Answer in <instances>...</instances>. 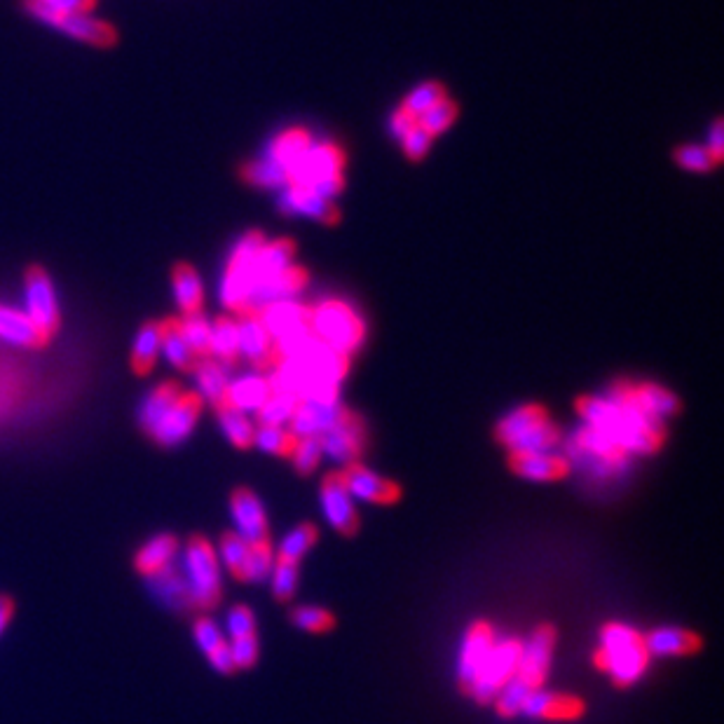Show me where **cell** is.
Masks as SVG:
<instances>
[{"mask_svg": "<svg viewBox=\"0 0 724 724\" xmlns=\"http://www.w3.org/2000/svg\"><path fill=\"white\" fill-rule=\"evenodd\" d=\"M415 125H418V120H415L411 113H406L404 108H399V111H396L392 118H389V132H392L399 141L404 139V136L411 132Z\"/></svg>", "mask_w": 724, "mask_h": 724, "instance_id": "cell-56", "label": "cell"}, {"mask_svg": "<svg viewBox=\"0 0 724 724\" xmlns=\"http://www.w3.org/2000/svg\"><path fill=\"white\" fill-rule=\"evenodd\" d=\"M607 399H610L612 404L633 406L635 411H640L642 415H647V418L657 422H666L680 411L678 396H675L671 389L654 385V382H640V385H633V382L628 380H619L612 385Z\"/></svg>", "mask_w": 724, "mask_h": 724, "instance_id": "cell-7", "label": "cell"}, {"mask_svg": "<svg viewBox=\"0 0 724 724\" xmlns=\"http://www.w3.org/2000/svg\"><path fill=\"white\" fill-rule=\"evenodd\" d=\"M455 118H457V104L446 97L420 115L418 127L425 129V132L434 139V136L446 132V129L455 122Z\"/></svg>", "mask_w": 724, "mask_h": 724, "instance_id": "cell-45", "label": "cell"}, {"mask_svg": "<svg viewBox=\"0 0 724 724\" xmlns=\"http://www.w3.org/2000/svg\"><path fill=\"white\" fill-rule=\"evenodd\" d=\"M247 551H249V542H244L237 532H225V535L221 537V542H218L216 556H218V563H221L223 568L237 579L239 570H242V565H244V558H247Z\"/></svg>", "mask_w": 724, "mask_h": 724, "instance_id": "cell-43", "label": "cell"}, {"mask_svg": "<svg viewBox=\"0 0 724 724\" xmlns=\"http://www.w3.org/2000/svg\"><path fill=\"white\" fill-rule=\"evenodd\" d=\"M532 689L521 685L516 678H511L500 694L495 696V710L502 720H514V717L523 715V706L528 701Z\"/></svg>", "mask_w": 724, "mask_h": 724, "instance_id": "cell-42", "label": "cell"}, {"mask_svg": "<svg viewBox=\"0 0 724 724\" xmlns=\"http://www.w3.org/2000/svg\"><path fill=\"white\" fill-rule=\"evenodd\" d=\"M157 357H160V321H150V324L141 326L136 333L132 345V366L139 375L150 373L155 366Z\"/></svg>", "mask_w": 724, "mask_h": 724, "instance_id": "cell-32", "label": "cell"}, {"mask_svg": "<svg viewBox=\"0 0 724 724\" xmlns=\"http://www.w3.org/2000/svg\"><path fill=\"white\" fill-rule=\"evenodd\" d=\"M310 146H312V136L307 134L305 129H289V132L277 136L275 143H272L268 157H272V160L279 162V165L289 172V169L296 165L300 157L307 153V148Z\"/></svg>", "mask_w": 724, "mask_h": 724, "instance_id": "cell-33", "label": "cell"}, {"mask_svg": "<svg viewBox=\"0 0 724 724\" xmlns=\"http://www.w3.org/2000/svg\"><path fill=\"white\" fill-rule=\"evenodd\" d=\"M279 209H282L286 216L303 214L326 225H336L340 221V211L336 204L321 200L319 195H314L310 188L303 186H286L282 200H279Z\"/></svg>", "mask_w": 724, "mask_h": 724, "instance_id": "cell-22", "label": "cell"}, {"mask_svg": "<svg viewBox=\"0 0 724 724\" xmlns=\"http://www.w3.org/2000/svg\"><path fill=\"white\" fill-rule=\"evenodd\" d=\"M225 628H228L230 640L244 638V635H254L256 633L254 612H251L247 605H235L228 612V619H225Z\"/></svg>", "mask_w": 724, "mask_h": 724, "instance_id": "cell-52", "label": "cell"}, {"mask_svg": "<svg viewBox=\"0 0 724 724\" xmlns=\"http://www.w3.org/2000/svg\"><path fill=\"white\" fill-rule=\"evenodd\" d=\"M300 404L298 396L286 392H272L270 399L256 411V425L261 427H286L291 415Z\"/></svg>", "mask_w": 724, "mask_h": 724, "instance_id": "cell-35", "label": "cell"}, {"mask_svg": "<svg viewBox=\"0 0 724 724\" xmlns=\"http://www.w3.org/2000/svg\"><path fill=\"white\" fill-rule=\"evenodd\" d=\"M160 352L165 354L169 364L174 368H181V371H193V368L200 364L181 336L179 319L160 321Z\"/></svg>", "mask_w": 724, "mask_h": 724, "instance_id": "cell-30", "label": "cell"}, {"mask_svg": "<svg viewBox=\"0 0 724 724\" xmlns=\"http://www.w3.org/2000/svg\"><path fill=\"white\" fill-rule=\"evenodd\" d=\"M509 469L532 483H553L570 476L572 462L558 453H509Z\"/></svg>", "mask_w": 724, "mask_h": 724, "instance_id": "cell-19", "label": "cell"}, {"mask_svg": "<svg viewBox=\"0 0 724 724\" xmlns=\"http://www.w3.org/2000/svg\"><path fill=\"white\" fill-rule=\"evenodd\" d=\"M235 319L239 333V357H247L256 371L270 373L275 366V343H272L261 319L256 314H239Z\"/></svg>", "mask_w": 724, "mask_h": 724, "instance_id": "cell-18", "label": "cell"}, {"mask_svg": "<svg viewBox=\"0 0 724 724\" xmlns=\"http://www.w3.org/2000/svg\"><path fill=\"white\" fill-rule=\"evenodd\" d=\"M317 439L321 443V453L329 457V460L347 467V464L359 462L361 450H364V420H361L357 413H352L345 422H340L338 427L329 429V432L317 436Z\"/></svg>", "mask_w": 724, "mask_h": 724, "instance_id": "cell-15", "label": "cell"}, {"mask_svg": "<svg viewBox=\"0 0 724 724\" xmlns=\"http://www.w3.org/2000/svg\"><path fill=\"white\" fill-rule=\"evenodd\" d=\"M298 436L291 432L289 427H261L256 425L254 434V446H258L263 453L284 457V460H291L293 448H296Z\"/></svg>", "mask_w": 724, "mask_h": 724, "instance_id": "cell-37", "label": "cell"}, {"mask_svg": "<svg viewBox=\"0 0 724 724\" xmlns=\"http://www.w3.org/2000/svg\"><path fill=\"white\" fill-rule=\"evenodd\" d=\"M432 136H429L425 129L415 125L411 132H408L404 139H401V148H404V155L408 157V160L413 162H420L422 157H427L429 148H432Z\"/></svg>", "mask_w": 724, "mask_h": 724, "instance_id": "cell-53", "label": "cell"}, {"mask_svg": "<svg viewBox=\"0 0 724 724\" xmlns=\"http://www.w3.org/2000/svg\"><path fill=\"white\" fill-rule=\"evenodd\" d=\"M270 380L263 375H244V378L230 380L228 394H225V408H235L239 413L258 411L270 399Z\"/></svg>", "mask_w": 724, "mask_h": 724, "instance_id": "cell-24", "label": "cell"}, {"mask_svg": "<svg viewBox=\"0 0 724 724\" xmlns=\"http://www.w3.org/2000/svg\"><path fill=\"white\" fill-rule=\"evenodd\" d=\"M319 502H321V514H324L326 523L331 525L338 535L343 537H354L359 532V511L357 504H354V497L347 490L343 474L340 469L329 471L324 478H321L319 486Z\"/></svg>", "mask_w": 724, "mask_h": 724, "instance_id": "cell-10", "label": "cell"}, {"mask_svg": "<svg viewBox=\"0 0 724 724\" xmlns=\"http://www.w3.org/2000/svg\"><path fill=\"white\" fill-rule=\"evenodd\" d=\"M291 624L298 626L300 631L312 633V635H321V633H329L336 626V617L329 610L317 605H298L296 610L291 612Z\"/></svg>", "mask_w": 724, "mask_h": 724, "instance_id": "cell-41", "label": "cell"}, {"mask_svg": "<svg viewBox=\"0 0 724 724\" xmlns=\"http://www.w3.org/2000/svg\"><path fill=\"white\" fill-rule=\"evenodd\" d=\"M645 635L621 621H607L600 628V645L593 654V666L610 675L614 687H633L650 668Z\"/></svg>", "mask_w": 724, "mask_h": 724, "instance_id": "cell-1", "label": "cell"}, {"mask_svg": "<svg viewBox=\"0 0 724 724\" xmlns=\"http://www.w3.org/2000/svg\"><path fill=\"white\" fill-rule=\"evenodd\" d=\"M343 474V481L354 502H368L375 504V507H392L404 497V490L396 481H389V478L375 474L373 469L364 467L361 462L347 464V467L340 469Z\"/></svg>", "mask_w": 724, "mask_h": 724, "instance_id": "cell-11", "label": "cell"}, {"mask_svg": "<svg viewBox=\"0 0 724 724\" xmlns=\"http://www.w3.org/2000/svg\"><path fill=\"white\" fill-rule=\"evenodd\" d=\"M218 413V422H221V429L232 446L239 450H247L254 446V434L256 425L247 418V413H239L235 408H221Z\"/></svg>", "mask_w": 724, "mask_h": 724, "instance_id": "cell-36", "label": "cell"}, {"mask_svg": "<svg viewBox=\"0 0 724 724\" xmlns=\"http://www.w3.org/2000/svg\"><path fill=\"white\" fill-rule=\"evenodd\" d=\"M172 289L176 305L181 307L183 314H197L202 310L204 300V289L200 282V275H197L193 265L179 263L172 272Z\"/></svg>", "mask_w": 724, "mask_h": 724, "instance_id": "cell-29", "label": "cell"}, {"mask_svg": "<svg viewBox=\"0 0 724 724\" xmlns=\"http://www.w3.org/2000/svg\"><path fill=\"white\" fill-rule=\"evenodd\" d=\"M230 659L235 671H247L258 661V635H244V638H235L228 642Z\"/></svg>", "mask_w": 724, "mask_h": 724, "instance_id": "cell-49", "label": "cell"}, {"mask_svg": "<svg viewBox=\"0 0 724 724\" xmlns=\"http://www.w3.org/2000/svg\"><path fill=\"white\" fill-rule=\"evenodd\" d=\"M645 647L650 657H694L703 650V640L687 628L659 626L645 635Z\"/></svg>", "mask_w": 724, "mask_h": 724, "instance_id": "cell-20", "label": "cell"}, {"mask_svg": "<svg viewBox=\"0 0 724 724\" xmlns=\"http://www.w3.org/2000/svg\"><path fill=\"white\" fill-rule=\"evenodd\" d=\"M319 539V530L314 523H300L293 528L291 532H286V537L279 544V549L275 551L277 560H286V563H300L307 551L317 544Z\"/></svg>", "mask_w": 724, "mask_h": 724, "instance_id": "cell-34", "label": "cell"}, {"mask_svg": "<svg viewBox=\"0 0 724 724\" xmlns=\"http://www.w3.org/2000/svg\"><path fill=\"white\" fill-rule=\"evenodd\" d=\"M272 565H275V549H272L270 539H263V542L249 544L247 558H244L242 570H239V582L247 584H261L265 579H270Z\"/></svg>", "mask_w": 724, "mask_h": 724, "instance_id": "cell-31", "label": "cell"}, {"mask_svg": "<svg viewBox=\"0 0 724 724\" xmlns=\"http://www.w3.org/2000/svg\"><path fill=\"white\" fill-rule=\"evenodd\" d=\"M343 188H345L343 174L324 176V179L314 181L312 186H310V190H312L314 195H319L321 200H329V202H333V197H338L340 193H343Z\"/></svg>", "mask_w": 724, "mask_h": 724, "instance_id": "cell-54", "label": "cell"}, {"mask_svg": "<svg viewBox=\"0 0 724 724\" xmlns=\"http://www.w3.org/2000/svg\"><path fill=\"white\" fill-rule=\"evenodd\" d=\"M343 167L345 153L340 150V146L331 141L312 143L307 153L289 169V183L291 186L310 188L314 181L324 179V176L343 174Z\"/></svg>", "mask_w": 724, "mask_h": 724, "instance_id": "cell-12", "label": "cell"}, {"mask_svg": "<svg viewBox=\"0 0 724 724\" xmlns=\"http://www.w3.org/2000/svg\"><path fill=\"white\" fill-rule=\"evenodd\" d=\"M207 659H209V664H211V668H214L216 673H221V675H230L232 671H235V666H232V659H230V647H228V642H225L223 647H218L216 652H211Z\"/></svg>", "mask_w": 724, "mask_h": 724, "instance_id": "cell-57", "label": "cell"}, {"mask_svg": "<svg viewBox=\"0 0 724 724\" xmlns=\"http://www.w3.org/2000/svg\"><path fill=\"white\" fill-rule=\"evenodd\" d=\"M708 153L713 160L720 165L722 157H724V122L717 118L713 122V127H710V136H708Z\"/></svg>", "mask_w": 724, "mask_h": 724, "instance_id": "cell-55", "label": "cell"}, {"mask_svg": "<svg viewBox=\"0 0 724 724\" xmlns=\"http://www.w3.org/2000/svg\"><path fill=\"white\" fill-rule=\"evenodd\" d=\"M148 579H150V591H153L155 596L162 600V603H167L172 607L190 605L186 586H183L179 570H174V565H172V568L157 572V575L148 577Z\"/></svg>", "mask_w": 724, "mask_h": 724, "instance_id": "cell-40", "label": "cell"}, {"mask_svg": "<svg viewBox=\"0 0 724 724\" xmlns=\"http://www.w3.org/2000/svg\"><path fill=\"white\" fill-rule=\"evenodd\" d=\"M441 99H446V87H443L441 83H434V80H432V83H422V85L415 87V90L408 94L404 106H401V108H404L406 113H411L413 118L418 120L422 113L439 104Z\"/></svg>", "mask_w": 724, "mask_h": 724, "instance_id": "cell-46", "label": "cell"}, {"mask_svg": "<svg viewBox=\"0 0 724 724\" xmlns=\"http://www.w3.org/2000/svg\"><path fill=\"white\" fill-rule=\"evenodd\" d=\"M179 331L186 345L190 347V352L195 354L197 361L209 359V338H211V324L207 319L202 317L200 312L197 314H186V317L179 319Z\"/></svg>", "mask_w": 724, "mask_h": 724, "instance_id": "cell-39", "label": "cell"}, {"mask_svg": "<svg viewBox=\"0 0 724 724\" xmlns=\"http://www.w3.org/2000/svg\"><path fill=\"white\" fill-rule=\"evenodd\" d=\"M179 575L190 605L209 610L221 600V563L216 549L204 537H193L183 546Z\"/></svg>", "mask_w": 724, "mask_h": 724, "instance_id": "cell-3", "label": "cell"}, {"mask_svg": "<svg viewBox=\"0 0 724 724\" xmlns=\"http://www.w3.org/2000/svg\"><path fill=\"white\" fill-rule=\"evenodd\" d=\"M193 635H195V645L200 647V650L207 654V657L211 652H216L218 647H223L225 642H228L223 638L221 628H218L216 621L209 619V617H200L195 621Z\"/></svg>", "mask_w": 724, "mask_h": 724, "instance_id": "cell-50", "label": "cell"}, {"mask_svg": "<svg viewBox=\"0 0 724 724\" xmlns=\"http://www.w3.org/2000/svg\"><path fill=\"white\" fill-rule=\"evenodd\" d=\"M584 713L586 703L577 694L549 692V689L532 692L523 706V715L544 722H575L584 717Z\"/></svg>", "mask_w": 724, "mask_h": 724, "instance_id": "cell-17", "label": "cell"}, {"mask_svg": "<svg viewBox=\"0 0 724 724\" xmlns=\"http://www.w3.org/2000/svg\"><path fill=\"white\" fill-rule=\"evenodd\" d=\"M310 314L312 307L300 305L296 300H277V303L265 305L261 312H256V317L261 319L265 331L270 333L272 343H275L277 338L307 329L310 326Z\"/></svg>", "mask_w": 724, "mask_h": 724, "instance_id": "cell-21", "label": "cell"}, {"mask_svg": "<svg viewBox=\"0 0 724 724\" xmlns=\"http://www.w3.org/2000/svg\"><path fill=\"white\" fill-rule=\"evenodd\" d=\"M673 157L682 169H687V172L706 174V172H713V169L717 167V162L710 157L706 146H680L678 150H675Z\"/></svg>", "mask_w": 724, "mask_h": 724, "instance_id": "cell-48", "label": "cell"}, {"mask_svg": "<svg viewBox=\"0 0 724 724\" xmlns=\"http://www.w3.org/2000/svg\"><path fill=\"white\" fill-rule=\"evenodd\" d=\"M33 17L40 19V22L52 26L66 36H71L75 40H83V43L90 45H113L115 43V29L111 24L101 22L97 17L87 15H54V12H45V10H29Z\"/></svg>", "mask_w": 724, "mask_h": 724, "instance_id": "cell-14", "label": "cell"}, {"mask_svg": "<svg viewBox=\"0 0 724 724\" xmlns=\"http://www.w3.org/2000/svg\"><path fill=\"white\" fill-rule=\"evenodd\" d=\"M321 457H324V453H321V443L317 436H305V439H298L296 448H293V469H296L300 476H312L319 467Z\"/></svg>", "mask_w": 724, "mask_h": 724, "instance_id": "cell-47", "label": "cell"}, {"mask_svg": "<svg viewBox=\"0 0 724 724\" xmlns=\"http://www.w3.org/2000/svg\"><path fill=\"white\" fill-rule=\"evenodd\" d=\"M230 516L235 523V532L244 542L254 544L270 539L268 514L263 504L249 488H235L230 495Z\"/></svg>", "mask_w": 724, "mask_h": 724, "instance_id": "cell-16", "label": "cell"}, {"mask_svg": "<svg viewBox=\"0 0 724 724\" xmlns=\"http://www.w3.org/2000/svg\"><path fill=\"white\" fill-rule=\"evenodd\" d=\"M521 647L523 642L518 638H504L497 640L493 652L488 654L486 664L481 666V671L471 682L469 689L464 694L471 696L476 703H493L495 696L502 692L504 685L514 678L518 659H521Z\"/></svg>", "mask_w": 724, "mask_h": 724, "instance_id": "cell-5", "label": "cell"}, {"mask_svg": "<svg viewBox=\"0 0 724 724\" xmlns=\"http://www.w3.org/2000/svg\"><path fill=\"white\" fill-rule=\"evenodd\" d=\"M495 439L509 453H551L560 443V429L544 406L525 404L500 420Z\"/></svg>", "mask_w": 724, "mask_h": 724, "instance_id": "cell-2", "label": "cell"}, {"mask_svg": "<svg viewBox=\"0 0 724 724\" xmlns=\"http://www.w3.org/2000/svg\"><path fill=\"white\" fill-rule=\"evenodd\" d=\"M0 340L8 345L24 347V350H36V347L47 343V338L26 317V312L10 305H0Z\"/></svg>", "mask_w": 724, "mask_h": 724, "instance_id": "cell-23", "label": "cell"}, {"mask_svg": "<svg viewBox=\"0 0 724 724\" xmlns=\"http://www.w3.org/2000/svg\"><path fill=\"white\" fill-rule=\"evenodd\" d=\"M176 553H179V542L172 535H157L148 539L146 544L141 546L139 553H136V570L141 575L153 577L157 572L172 568Z\"/></svg>", "mask_w": 724, "mask_h": 724, "instance_id": "cell-27", "label": "cell"}, {"mask_svg": "<svg viewBox=\"0 0 724 724\" xmlns=\"http://www.w3.org/2000/svg\"><path fill=\"white\" fill-rule=\"evenodd\" d=\"M209 359L225 368L235 366L239 359V333L235 317H218L211 324L209 338Z\"/></svg>", "mask_w": 724, "mask_h": 724, "instance_id": "cell-28", "label": "cell"}, {"mask_svg": "<svg viewBox=\"0 0 724 724\" xmlns=\"http://www.w3.org/2000/svg\"><path fill=\"white\" fill-rule=\"evenodd\" d=\"M244 181L251 183V186L261 188H286L289 183V172L279 165V162L272 160V157H263V160L249 162L247 167L242 169Z\"/></svg>", "mask_w": 724, "mask_h": 724, "instance_id": "cell-38", "label": "cell"}, {"mask_svg": "<svg viewBox=\"0 0 724 724\" xmlns=\"http://www.w3.org/2000/svg\"><path fill=\"white\" fill-rule=\"evenodd\" d=\"M97 0H29V10H45L54 15H87Z\"/></svg>", "mask_w": 724, "mask_h": 724, "instance_id": "cell-51", "label": "cell"}, {"mask_svg": "<svg viewBox=\"0 0 724 724\" xmlns=\"http://www.w3.org/2000/svg\"><path fill=\"white\" fill-rule=\"evenodd\" d=\"M202 404L204 401L195 392H186V389H183L172 404L162 411L160 418L146 429V434L162 448L179 446V443H183L193 434L197 420H200Z\"/></svg>", "mask_w": 724, "mask_h": 724, "instance_id": "cell-6", "label": "cell"}, {"mask_svg": "<svg viewBox=\"0 0 724 724\" xmlns=\"http://www.w3.org/2000/svg\"><path fill=\"white\" fill-rule=\"evenodd\" d=\"M310 326L319 343L345 354V357L357 352L366 336L364 319L343 300H324V303L312 307Z\"/></svg>", "mask_w": 724, "mask_h": 724, "instance_id": "cell-4", "label": "cell"}, {"mask_svg": "<svg viewBox=\"0 0 724 724\" xmlns=\"http://www.w3.org/2000/svg\"><path fill=\"white\" fill-rule=\"evenodd\" d=\"M558 633L551 624L537 626L528 640L521 647V659H518V668L514 678L525 685L532 692L544 687L546 678H549L553 650H556Z\"/></svg>", "mask_w": 724, "mask_h": 724, "instance_id": "cell-8", "label": "cell"}, {"mask_svg": "<svg viewBox=\"0 0 724 724\" xmlns=\"http://www.w3.org/2000/svg\"><path fill=\"white\" fill-rule=\"evenodd\" d=\"M495 642H497L495 628L490 626L488 621L478 619L467 628L460 647V659H457V682H460L462 694L467 692L478 671H481V666L486 664Z\"/></svg>", "mask_w": 724, "mask_h": 724, "instance_id": "cell-13", "label": "cell"}, {"mask_svg": "<svg viewBox=\"0 0 724 724\" xmlns=\"http://www.w3.org/2000/svg\"><path fill=\"white\" fill-rule=\"evenodd\" d=\"M193 373L197 382L195 394L200 396L202 401L214 406L216 411L225 408V394H228V385H230L228 368L216 364L214 359H202L200 364L193 368Z\"/></svg>", "mask_w": 724, "mask_h": 724, "instance_id": "cell-25", "label": "cell"}, {"mask_svg": "<svg viewBox=\"0 0 724 724\" xmlns=\"http://www.w3.org/2000/svg\"><path fill=\"white\" fill-rule=\"evenodd\" d=\"M270 586L279 603H289V600L296 598L298 565L275 558V565H272V572H270Z\"/></svg>", "mask_w": 724, "mask_h": 724, "instance_id": "cell-44", "label": "cell"}, {"mask_svg": "<svg viewBox=\"0 0 724 724\" xmlns=\"http://www.w3.org/2000/svg\"><path fill=\"white\" fill-rule=\"evenodd\" d=\"M24 312L36 329L50 340L59 329V300L52 279L45 270L31 268L24 279Z\"/></svg>", "mask_w": 724, "mask_h": 724, "instance_id": "cell-9", "label": "cell"}, {"mask_svg": "<svg viewBox=\"0 0 724 724\" xmlns=\"http://www.w3.org/2000/svg\"><path fill=\"white\" fill-rule=\"evenodd\" d=\"M12 619V603L5 596H0V633L5 631Z\"/></svg>", "mask_w": 724, "mask_h": 724, "instance_id": "cell-58", "label": "cell"}, {"mask_svg": "<svg viewBox=\"0 0 724 724\" xmlns=\"http://www.w3.org/2000/svg\"><path fill=\"white\" fill-rule=\"evenodd\" d=\"M293 256H296V244L293 239H275V242H265L261 251H258L254 263H251V284L258 279L272 277L293 265ZM251 289V286H249Z\"/></svg>", "mask_w": 724, "mask_h": 724, "instance_id": "cell-26", "label": "cell"}]
</instances>
